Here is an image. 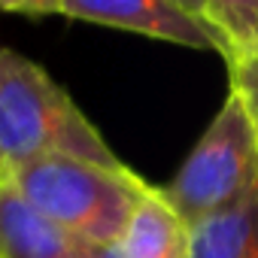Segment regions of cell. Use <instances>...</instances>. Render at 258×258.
Here are the masks:
<instances>
[{
	"label": "cell",
	"mask_w": 258,
	"mask_h": 258,
	"mask_svg": "<svg viewBox=\"0 0 258 258\" xmlns=\"http://www.w3.org/2000/svg\"><path fill=\"white\" fill-rule=\"evenodd\" d=\"M46 155L121 164L73 97L31 58L0 49V164L4 173Z\"/></svg>",
	"instance_id": "6da1fadb"
},
{
	"label": "cell",
	"mask_w": 258,
	"mask_h": 258,
	"mask_svg": "<svg viewBox=\"0 0 258 258\" xmlns=\"http://www.w3.org/2000/svg\"><path fill=\"white\" fill-rule=\"evenodd\" d=\"M64 0H0V10L19 16H58Z\"/></svg>",
	"instance_id": "30bf717a"
},
{
	"label": "cell",
	"mask_w": 258,
	"mask_h": 258,
	"mask_svg": "<svg viewBox=\"0 0 258 258\" xmlns=\"http://www.w3.org/2000/svg\"><path fill=\"white\" fill-rule=\"evenodd\" d=\"M249 55H258V43H255V49H252V52H249Z\"/></svg>",
	"instance_id": "4fadbf2b"
},
{
	"label": "cell",
	"mask_w": 258,
	"mask_h": 258,
	"mask_svg": "<svg viewBox=\"0 0 258 258\" xmlns=\"http://www.w3.org/2000/svg\"><path fill=\"white\" fill-rule=\"evenodd\" d=\"M207 16L231 49L228 61L249 55L255 49V43H258V0H207Z\"/></svg>",
	"instance_id": "ba28073f"
},
{
	"label": "cell",
	"mask_w": 258,
	"mask_h": 258,
	"mask_svg": "<svg viewBox=\"0 0 258 258\" xmlns=\"http://www.w3.org/2000/svg\"><path fill=\"white\" fill-rule=\"evenodd\" d=\"M4 176H7V173H4V164H0V182H4Z\"/></svg>",
	"instance_id": "7c38bea8"
},
{
	"label": "cell",
	"mask_w": 258,
	"mask_h": 258,
	"mask_svg": "<svg viewBox=\"0 0 258 258\" xmlns=\"http://www.w3.org/2000/svg\"><path fill=\"white\" fill-rule=\"evenodd\" d=\"M115 246L118 258H191V228L152 185Z\"/></svg>",
	"instance_id": "8992f818"
},
{
	"label": "cell",
	"mask_w": 258,
	"mask_h": 258,
	"mask_svg": "<svg viewBox=\"0 0 258 258\" xmlns=\"http://www.w3.org/2000/svg\"><path fill=\"white\" fill-rule=\"evenodd\" d=\"M58 16L131 31L140 37L185 46V49L216 52L222 61H228L231 55L225 37L207 19L188 13L176 0H64Z\"/></svg>",
	"instance_id": "277c9868"
},
{
	"label": "cell",
	"mask_w": 258,
	"mask_h": 258,
	"mask_svg": "<svg viewBox=\"0 0 258 258\" xmlns=\"http://www.w3.org/2000/svg\"><path fill=\"white\" fill-rule=\"evenodd\" d=\"M258 182V124L240 88L228 94L207 131L161 188L188 228L237 204Z\"/></svg>",
	"instance_id": "3957f363"
},
{
	"label": "cell",
	"mask_w": 258,
	"mask_h": 258,
	"mask_svg": "<svg viewBox=\"0 0 258 258\" xmlns=\"http://www.w3.org/2000/svg\"><path fill=\"white\" fill-rule=\"evenodd\" d=\"M0 258H100V246L46 219L4 176L0 182Z\"/></svg>",
	"instance_id": "5b68a950"
},
{
	"label": "cell",
	"mask_w": 258,
	"mask_h": 258,
	"mask_svg": "<svg viewBox=\"0 0 258 258\" xmlns=\"http://www.w3.org/2000/svg\"><path fill=\"white\" fill-rule=\"evenodd\" d=\"M191 258H258V182L191 228Z\"/></svg>",
	"instance_id": "52a82bcc"
},
{
	"label": "cell",
	"mask_w": 258,
	"mask_h": 258,
	"mask_svg": "<svg viewBox=\"0 0 258 258\" xmlns=\"http://www.w3.org/2000/svg\"><path fill=\"white\" fill-rule=\"evenodd\" d=\"M7 179L34 210L94 246L118 243L152 188L124 164H97L73 155L28 161Z\"/></svg>",
	"instance_id": "7a4b0ae2"
},
{
	"label": "cell",
	"mask_w": 258,
	"mask_h": 258,
	"mask_svg": "<svg viewBox=\"0 0 258 258\" xmlns=\"http://www.w3.org/2000/svg\"><path fill=\"white\" fill-rule=\"evenodd\" d=\"M176 4H182L188 13H195V16H201V19L210 22V16H207V0H176ZM210 25H213V22H210Z\"/></svg>",
	"instance_id": "8fae6325"
},
{
	"label": "cell",
	"mask_w": 258,
	"mask_h": 258,
	"mask_svg": "<svg viewBox=\"0 0 258 258\" xmlns=\"http://www.w3.org/2000/svg\"><path fill=\"white\" fill-rule=\"evenodd\" d=\"M225 67H228V85L243 91V97L255 115V124H258V55H240V58L228 61Z\"/></svg>",
	"instance_id": "9c48e42d"
}]
</instances>
